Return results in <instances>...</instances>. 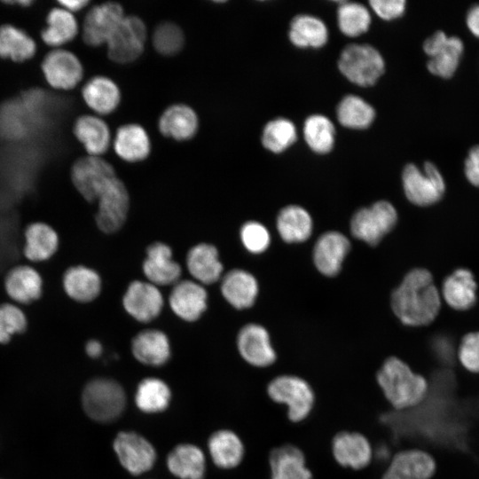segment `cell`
<instances>
[{
    "label": "cell",
    "instance_id": "6da1fadb",
    "mask_svg": "<svg viewBox=\"0 0 479 479\" xmlns=\"http://www.w3.org/2000/svg\"><path fill=\"white\" fill-rule=\"evenodd\" d=\"M391 308L405 326H422L437 317L441 295L432 274L426 269L411 270L391 294Z\"/></svg>",
    "mask_w": 479,
    "mask_h": 479
},
{
    "label": "cell",
    "instance_id": "7a4b0ae2",
    "mask_svg": "<svg viewBox=\"0 0 479 479\" xmlns=\"http://www.w3.org/2000/svg\"><path fill=\"white\" fill-rule=\"evenodd\" d=\"M376 381L387 401L397 410L416 408L428 395L427 377L397 357H389L383 362Z\"/></svg>",
    "mask_w": 479,
    "mask_h": 479
},
{
    "label": "cell",
    "instance_id": "3957f363",
    "mask_svg": "<svg viewBox=\"0 0 479 479\" xmlns=\"http://www.w3.org/2000/svg\"><path fill=\"white\" fill-rule=\"evenodd\" d=\"M266 391L273 402L286 405L291 422L304 421L313 411L315 392L310 384L300 376L279 375L268 383Z\"/></svg>",
    "mask_w": 479,
    "mask_h": 479
},
{
    "label": "cell",
    "instance_id": "277c9868",
    "mask_svg": "<svg viewBox=\"0 0 479 479\" xmlns=\"http://www.w3.org/2000/svg\"><path fill=\"white\" fill-rule=\"evenodd\" d=\"M82 404L92 420L106 423L118 419L126 405V395L117 381L96 378L89 381L82 391Z\"/></svg>",
    "mask_w": 479,
    "mask_h": 479
},
{
    "label": "cell",
    "instance_id": "5b68a950",
    "mask_svg": "<svg viewBox=\"0 0 479 479\" xmlns=\"http://www.w3.org/2000/svg\"><path fill=\"white\" fill-rule=\"evenodd\" d=\"M338 67L351 82L373 85L384 73L385 63L381 53L368 44H349L341 53Z\"/></svg>",
    "mask_w": 479,
    "mask_h": 479
},
{
    "label": "cell",
    "instance_id": "8992f818",
    "mask_svg": "<svg viewBox=\"0 0 479 479\" xmlns=\"http://www.w3.org/2000/svg\"><path fill=\"white\" fill-rule=\"evenodd\" d=\"M406 198L414 205L426 207L438 202L445 192V181L438 168L426 161L422 169L407 164L402 174Z\"/></svg>",
    "mask_w": 479,
    "mask_h": 479
},
{
    "label": "cell",
    "instance_id": "52a82bcc",
    "mask_svg": "<svg viewBox=\"0 0 479 479\" xmlns=\"http://www.w3.org/2000/svg\"><path fill=\"white\" fill-rule=\"evenodd\" d=\"M397 212L387 200H379L358 209L350 220L353 237L368 245H377L397 223Z\"/></svg>",
    "mask_w": 479,
    "mask_h": 479
},
{
    "label": "cell",
    "instance_id": "ba28073f",
    "mask_svg": "<svg viewBox=\"0 0 479 479\" xmlns=\"http://www.w3.org/2000/svg\"><path fill=\"white\" fill-rule=\"evenodd\" d=\"M117 177L114 167L101 156L77 159L71 168V180L87 201L97 202L107 185Z\"/></svg>",
    "mask_w": 479,
    "mask_h": 479
},
{
    "label": "cell",
    "instance_id": "9c48e42d",
    "mask_svg": "<svg viewBox=\"0 0 479 479\" xmlns=\"http://www.w3.org/2000/svg\"><path fill=\"white\" fill-rule=\"evenodd\" d=\"M146 41V27L137 16H124L108 39L107 55L114 62L130 63L142 54Z\"/></svg>",
    "mask_w": 479,
    "mask_h": 479
},
{
    "label": "cell",
    "instance_id": "30bf717a",
    "mask_svg": "<svg viewBox=\"0 0 479 479\" xmlns=\"http://www.w3.org/2000/svg\"><path fill=\"white\" fill-rule=\"evenodd\" d=\"M113 448L120 464L133 475L151 470L155 464L157 453L153 445L137 432H119Z\"/></svg>",
    "mask_w": 479,
    "mask_h": 479
},
{
    "label": "cell",
    "instance_id": "8fae6325",
    "mask_svg": "<svg viewBox=\"0 0 479 479\" xmlns=\"http://www.w3.org/2000/svg\"><path fill=\"white\" fill-rule=\"evenodd\" d=\"M47 83L59 90L75 88L83 77V67L79 58L64 48L51 50L41 64Z\"/></svg>",
    "mask_w": 479,
    "mask_h": 479
},
{
    "label": "cell",
    "instance_id": "7c38bea8",
    "mask_svg": "<svg viewBox=\"0 0 479 479\" xmlns=\"http://www.w3.org/2000/svg\"><path fill=\"white\" fill-rule=\"evenodd\" d=\"M96 224L105 233L120 230L126 221L130 197L125 185L115 177L105 188L97 200Z\"/></svg>",
    "mask_w": 479,
    "mask_h": 479
},
{
    "label": "cell",
    "instance_id": "4fadbf2b",
    "mask_svg": "<svg viewBox=\"0 0 479 479\" xmlns=\"http://www.w3.org/2000/svg\"><path fill=\"white\" fill-rule=\"evenodd\" d=\"M124 16L122 5L115 2L93 6L82 23V36L84 43L93 47L106 44Z\"/></svg>",
    "mask_w": 479,
    "mask_h": 479
},
{
    "label": "cell",
    "instance_id": "5bb4252c",
    "mask_svg": "<svg viewBox=\"0 0 479 479\" xmlns=\"http://www.w3.org/2000/svg\"><path fill=\"white\" fill-rule=\"evenodd\" d=\"M436 471V460L428 452L411 447L392 457L381 479H431Z\"/></svg>",
    "mask_w": 479,
    "mask_h": 479
},
{
    "label": "cell",
    "instance_id": "9a60e30c",
    "mask_svg": "<svg viewBox=\"0 0 479 479\" xmlns=\"http://www.w3.org/2000/svg\"><path fill=\"white\" fill-rule=\"evenodd\" d=\"M163 303V296L158 287L148 281H132L122 297L126 312L141 323L156 318L161 312Z\"/></svg>",
    "mask_w": 479,
    "mask_h": 479
},
{
    "label": "cell",
    "instance_id": "2e32d148",
    "mask_svg": "<svg viewBox=\"0 0 479 479\" xmlns=\"http://www.w3.org/2000/svg\"><path fill=\"white\" fill-rule=\"evenodd\" d=\"M332 454L342 467L361 470L372 461L373 452L369 439L357 431H340L332 440Z\"/></svg>",
    "mask_w": 479,
    "mask_h": 479
},
{
    "label": "cell",
    "instance_id": "e0dca14e",
    "mask_svg": "<svg viewBox=\"0 0 479 479\" xmlns=\"http://www.w3.org/2000/svg\"><path fill=\"white\" fill-rule=\"evenodd\" d=\"M237 347L241 357L255 367L270 366L277 358L268 331L258 324L250 323L240 330Z\"/></svg>",
    "mask_w": 479,
    "mask_h": 479
},
{
    "label": "cell",
    "instance_id": "ac0fdd59",
    "mask_svg": "<svg viewBox=\"0 0 479 479\" xmlns=\"http://www.w3.org/2000/svg\"><path fill=\"white\" fill-rule=\"evenodd\" d=\"M148 282L159 286H170L180 280L182 268L173 259L172 249L163 242L156 241L146 248L142 265Z\"/></svg>",
    "mask_w": 479,
    "mask_h": 479
},
{
    "label": "cell",
    "instance_id": "d6986e66",
    "mask_svg": "<svg viewBox=\"0 0 479 479\" xmlns=\"http://www.w3.org/2000/svg\"><path fill=\"white\" fill-rule=\"evenodd\" d=\"M169 303L178 318L193 322L207 310L208 293L203 285L194 280H179L173 285Z\"/></svg>",
    "mask_w": 479,
    "mask_h": 479
},
{
    "label": "cell",
    "instance_id": "ffe728a7",
    "mask_svg": "<svg viewBox=\"0 0 479 479\" xmlns=\"http://www.w3.org/2000/svg\"><path fill=\"white\" fill-rule=\"evenodd\" d=\"M349 249L350 242L343 233L335 231L325 232L314 245V264L323 275L334 277L340 272Z\"/></svg>",
    "mask_w": 479,
    "mask_h": 479
},
{
    "label": "cell",
    "instance_id": "44dd1931",
    "mask_svg": "<svg viewBox=\"0 0 479 479\" xmlns=\"http://www.w3.org/2000/svg\"><path fill=\"white\" fill-rule=\"evenodd\" d=\"M7 295L20 304L37 301L43 294L41 274L30 265H17L6 274L4 282Z\"/></svg>",
    "mask_w": 479,
    "mask_h": 479
},
{
    "label": "cell",
    "instance_id": "7402d4cb",
    "mask_svg": "<svg viewBox=\"0 0 479 479\" xmlns=\"http://www.w3.org/2000/svg\"><path fill=\"white\" fill-rule=\"evenodd\" d=\"M271 479H312L303 452L287 444L272 449L269 455Z\"/></svg>",
    "mask_w": 479,
    "mask_h": 479
},
{
    "label": "cell",
    "instance_id": "603a6c76",
    "mask_svg": "<svg viewBox=\"0 0 479 479\" xmlns=\"http://www.w3.org/2000/svg\"><path fill=\"white\" fill-rule=\"evenodd\" d=\"M256 279L242 269H232L221 279V293L225 301L238 310L254 305L258 294Z\"/></svg>",
    "mask_w": 479,
    "mask_h": 479
},
{
    "label": "cell",
    "instance_id": "cb8c5ba5",
    "mask_svg": "<svg viewBox=\"0 0 479 479\" xmlns=\"http://www.w3.org/2000/svg\"><path fill=\"white\" fill-rule=\"evenodd\" d=\"M186 267L194 279L201 285H211L223 277L224 266L219 259L216 247L211 244L200 243L186 255Z\"/></svg>",
    "mask_w": 479,
    "mask_h": 479
},
{
    "label": "cell",
    "instance_id": "d4e9b609",
    "mask_svg": "<svg viewBox=\"0 0 479 479\" xmlns=\"http://www.w3.org/2000/svg\"><path fill=\"white\" fill-rule=\"evenodd\" d=\"M477 283L472 271L466 268L454 270L443 282L442 296L453 310L471 309L477 299Z\"/></svg>",
    "mask_w": 479,
    "mask_h": 479
},
{
    "label": "cell",
    "instance_id": "484cf974",
    "mask_svg": "<svg viewBox=\"0 0 479 479\" xmlns=\"http://www.w3.org/2000/svg\"><path fill=\"white\" fill-rule=\"evenodd\" d=\"M131 351L138 362L151 366L163 365L171 355L168 336L157 329L139 332L131 342Z\"/></svg>",
    "mask_w": 479,
    "mask_h": 479
},
{
    "label": "cell",
    "instance_id": "4316f807",
    "mask_svg": "<svg viewBox=\"0 0 479 479\" xmlns=\"http://www.w3.org/2000/svg\"><path fill=\"white\" fill-rule=\"evenodd\" d=\"M76 139L83 145L88 155L101 156L109 148L111 133L106 122L96 114L79 116L73 127Z\"/></svg>",
    "mask_w": 479,
    "mask_h": 479
},
{
    "label": "cell",
    "instance_id": "83f0119b",
    "mask_svg": "<svg viewBox=\"0 0 479 479\" xmlns=\"http://www.w3.org/2000/svg\"><path fill=\"white\" fill-rule=\"evenodd\" d=\"M65 293L77 302H90L95 300L101 291V279L93 269L84 265L67 268L62 278Z\"/></svg>",
    "mask_w": 479,
    "mask_h": 479
},
{
    "label": "cell",
    "instance_id": "f1b7e54d",
    "mask_svg": "<svg viewBox=\"0 0 479 479\" xmlns=\"http://www.w3.org/2000/svg\"><path fill=\"white\" fill-rule=\"evenodd\" d=\"M82 96L96 115L113 113L121 102L118 85L109 77L98 75L88 80L82 89Z\"/></svg>",
    "mask_w": 479,
    "mask_h": 479
},
{
    "label": "cell",
    "instance_id": "f546056e",
    "mask_svg": "<svg viewBox=\"0 0 479 479\" xmlns=\"http://www.w3.org/2000/svg\"><path fill=\"white\" fill-rule=\"evenodd\" d=\"M24 256L30 262L41 263L49 260L59 247V235L49 224L35 222L24 232Z\"/></svg>",
    "mask_w": 479,
    "mask_h": 479
},
{
    "label": "cell",
    "instance_id": "4dcf8cb0",
    "mask_svg": "<svg viewBox=\"0 0 479 479\" xmlns=\"http://www.w3.org/2000/svg\"><path fill=\"white\" fill-rule=\"evenodd\" d=\"M159 130L165 137L177 141L191 139L198 131L199 119L189 106L177 104L169 106L161 115Z\"/></svg>",
    "mask_w": 479,
    "mask_h": 479
},
{
    "label": "cell",
    "instance_id": "1f68e13d",
    "mask_svg": "<svg viewBox=\"0 0 479 479\" xmlns=\"http://www.w3.org/2000/svg\"><path fill=\"white\" fill-rule=\"evenodd\" d=\"M169 471L180 479H204L206 459L202 450L192 444L174 447L167 457Z\"/></svg>",
    "mask_w": 479,
    "mask_h": 479
},
{
    "label": "cell",
    "instance_id": "d6a6232c",
    "mask_svg": "<svg viewBox=\"0 0 479 479\" xmlns=\"http://www.w3.org/2000/svg\"><path fill=\"white\" fill-rule=\"evenodd\" d=\"M114 147L116 154L123 161L138 162L150 154L151 141L144 127L129 123L117 130Z\"/></svg>",
    "mask_w": 479,
    "mask_h": 479
},
{
    "label": "cell",
    "instance_id": "836d02e7",
    "mask_svg": "<svg viewBox=\"0 0 479 479\" xmlns=\"http://www.w3.org/2000/svg\"><path fill=\"white\" fill-rule=\"evenodd\" d=\"M208 449L214 463L224 469L239 466L245 454L241 439L235 432L229 429L214 432L208 438Z\"/></svg>",
    "mask_w": 479,
    "mask_h": 479
},
{
    "label": "cell",
    "instance_id": "e575fe53",
    "mask_svg": "<svg viewBox=\"0 0 479 479\" xmlns=\"http://www.w3.org/2000/svg\"><path fill=\"white\" fill-rule=\"evenodd\" d=\"M79 27L74 13L59 5L48 12L41 38L52 49L62 48L77 35Z\"/></svg>",
    "mask_w": 479,
    "mask_h": 479
},
{
    "label": "cell",
    "instance_id": "d590c367",
    "mask_svg": "<svg viewBox=\"0 0 479 479\" xmlns=\"http://www.w3.org/2000/svg\"><path fill=\"white\" fill-rule=\"evenodd\" d=\"M464 51V43L457 35H446L429 53L428 71L442 78H450L456 72Z\"/></svg>",
    "mask_w": 479,
    "mask_h": 479
},
{
    "label": "cell",
    "instance_id": "8d00e7d4",
    "mask_svg": "<svg viewBox=\"0 0 479 479\" xmlns=\"http://www.w3.org/2000/svg\"><path fill=\"white\" fill-rule=\"evenodd\" d=\"M276 225L279 236L287 243L307 240L313 229L310 215L298 205H288L283 208L277 216Z\"/></svg>",
    "mask_w": 479,
    "mask_h": 479
},
{
    "label": "cell",
    "instance_id": "74e56055",
    "mask_svg": "<svg viewBox=\"0 0 479 479\" xmlns=\"http://www.w3.org/2000/svg\"><path fill=\"white\" fill-rule=\"evenodd\" d=\"M35 52L36 43L26 31L12 24L0 26V58L23 62Z\"/></svg>",
    "mask_w": 479,
    "mask_h": 479
},
{
    "label": "cell",
    "instance_id": "f35d334b",
    "mask_svg": "<svg viewBox=\"0 0 479 479\" xmlns=\"http://www.w3.org/2000/svg\"><path fill=\"white\" fill-rule=\"evenodd\" d=\"M289 39L296 47L319 48L325 45L328 38L326 24L311 15H298L291 22Z\"/></svg>",
    "mask_w": 479,
    "mask_h": 479
},
{
    "label": "cell",
    "instance_id": "ab89813d",
    "mask_svg": "<svg viewBox=\"0 0 479 479\" xmlns=\"http://www.w3.org/2000/svg\"><path fill=\"white\" fill-rule=\"evenodd\" d=\"M171 400V390L161 379L149 377L142 380L135 393L137 408L145 413H157L165 411Z\"/></svg>",
    "mask_w": 479,
    "mask_h": 479
},
{
    "label": "cell",
    "instance_id": "60d3db41",
    "mask_svg": "<svg viewBox=\"0 0 479 479\" xmlns=\"http://www.w3.org/2000/svg\"><path fill=\"white\" fill-rule=\"evenodd\" d=\"M336 116L342 126L362 130L368 128L373 122L375 111L362 98L348 95L337 106Z\"/></svg>",
    "mask_w": 479,
    "mask_h": 479
},
{
    "label": "cell",
    "instance_id": "b9f144b4",
    "mask_svg": "<svg viewBox=\"0 0 479 479\" xmlns=\"http://www.w3.org/2000/svg\"><path fill=\"white\" fill-rule=\"evenodd\" d=\"M303 137L313 152L326 153L333 149L334 145V126L325 115H310L304 122Z\"/></svg>",
    "mask_w": 479,
    "mask_h": 479
},
{
    "label": "cell",
    "instance_id": "7bdbcfd3",
    "mask_svg": "<svg viewBox=\"0 0 479 479\" xmlns=\"http://www.w3.org/2000/svg\"><path fill=\"white\" fill-rule=\"evenodd\" d=\"M337 23L341 32L349 37L365 33L371 23L368 9L355 2H340L337 10Z\"/></svg>",
    "mask_w": 479,
    "mask_h": 479
},
{
    "label": "cell",
    "instance_id": "ee69618b",
    "mask_svg": "<svg viewBox=\"0 0 479 479\" xmlns=\"http://www.w3.org/2000/svg\"><path fill=\"white\" fill-rule=\"evenodd\" d=\"M297 138L294 124L285 118L270 121L263 128L262 144L269 151L279 153L290 147Z\"/></svg>",
    "mask_w": 479,
    "mask_h": 479
},
{
    "label": "cell",
    "instance_id": "f6af8a7d",
    "mask_svg": "<svg viewBox=\"0 0 479 479\" xmlns=\"http://www.w3.org/2000/svg\"><path fill=\"white\" fill-rule=\"evenodd\" d=\"M185 44V35L180 27L173 22L159 24L153 34V45L163 56L178 53Z\"/></svg>",
    "mask_w": 479,
    "mask_h": 479
},
{
    "label": "cell",
    "instance_id": "bcb514c9",
    "mask_svg": "<svg viewBox=\"0 0 479 479\" xmlns=\"http://www.w3.org/2000/svg\"><path fill=\"white\" fill-rule=\"evenodd\" d=\"M27 327V318L20 306L0 303V344L8 343L13 335L22 334Z\"/></svg>",
    "mask_w": 479,
    "mask_h": 479
},
{
    "label": "cell",
    "instance_id": "7dc6e473",
    "mask_svg": "<svg viewBox=\"0 0 479 479\" xmlns=\"http://www.w3.org/2000/svg\"><path fill=\"white\" fill-rule=\"evenodd\" d=\"M240 235L244 247L252 254H262L271 243L269 231L256 221L245 223L240 228Z\"/></svg>",
    "mask_w": 479,
    "mask_h": 479
},
{
    "label": "cell",
    "instance_id": "c3c4849f",
    "mask_svg": "<svg viewBox=\"0 0 479 479\" xmlns=\"http://www.w3.org/2000/svg\"><path fill=\"white\" fill-rule=\"evenodd\" d=\"M457 360L466 372L479 374V332L462 337L457 348Z\"/></svg>",
    "mask_w": 479,
    "mask_h": 479
},
{
    "label": "cell",
    "instance_id": "681fc988",
    "mask_svg": "<svg viewBox=\"0 0 479 479\" xmlns=\"http://www.w3.org/2000/svg\"><path fill=\"white\" fill-rule=\"evenodd\" d=\"M433 354L443 367H452L458 365L457 348L452 339L447 335H436L432 340Z\"/></svg>",
    "mask_w": 479,
    "mask_h": 479
},
{
    "label": "cell",
    "instance_id": "f907efd6",
    "mask_svg": "<svg viewBox=\"0 0 479 479\" xmlns=\"http://www.w3.org/2000/svg\"><path fill=\"white\" fill-rule=\"evenodd\" d=\"M369 4L373 11L385 20L400 17L405 10L404 0H371Z\"/></svg>",
    "mask_w": 479,
    "mask_h": 479
},
{
    "label": "cell",
    "instance_id": "816d5d0a",
    "mask_svg": "<svg viewBox=\"0 0 479 479\" xmlns=\"http://www.w3.org/2000/svg\"><path fill=\"white\" fill-rule=\"evenodd\" d=\"M464 173L467 181L479 188V145L468 150L464 161Z\"/></svg>",
    "mask_w": 479,
    "mask_h": 479
},
{
    "label": "cell",
    "instance_id": "f5cc1de1",
    "mask_svg": "<svg viewBox=\"0 0 479 479\" xmlns=\"http://www.w3.org/2000/svg\"><path fill=\"white\" fill-rule=\"evenodd\" d=\"M466 24L470 32L479 37V4L471 5L466 14Z\"/></svg>",
    "mask_w": 479,
    "mask_h": 479
},
{
    "label": "cell",
    "instance_id": "db71d44e",
    "mask_svg": "<svg viewBox=\"0 0 479 479\" xmlns=\"http://www.w3.org/2000/svg\"><path fill=\"white\" fill-rule=\"evenodd\" d=\"M90 4L87 0H60L58 4L74 13L85 8Z\"/></svg>",
    "mask_w": 479,
    "mask_h": 479
},
{
    "label": "cell",
    "instance_id": "11a10c76",
    "mask_svg": "<svg viewBox=\"0 0 479 479\" xmlns=\"http://www.w3.org/2000/svg\"><path fill=\"white\" fill-rule=\"evenodd\" d=\"M85 352L91 358H98L103 352V346L98 340L91 339L85 344Z\"/></svg>",
    "mask_w": 479,
    "mask_h": 479
},
{
    "label": "cell",
    "instance_id": "9f6ffc18",
    "mask_svg": "<svg viewBox=\"0 0 479 479\" xmlns=\"http://www.w3.org/2000/svg\"><path fill=\"white\" fill-rule=\"evenodd\" d=\"M3 3L5 4H10V5L17 4V5H20L21 7H27V6L31 5L34 3V1H32V0H15V1H4Z\"/></svg>",
    "mask_w": 479,
    "mask_h": 479
}]
</instances>
